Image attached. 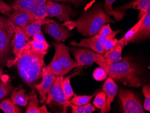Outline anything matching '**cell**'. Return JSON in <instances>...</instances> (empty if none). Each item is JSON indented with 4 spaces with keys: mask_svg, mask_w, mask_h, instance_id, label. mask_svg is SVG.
Returning a JSON list of instances; mask_svg holds the SVG:
<instances>
[{
    "mask_svg": "<svg viewBox=\"0 0 150 113\" xmlns=\"http://www.w3.org/2000/svg\"><path fill=\"white\" fill-rule=\"evenodd\" d=\"M30 41L15 59L8 60L7 66L11 67L15 65L23 80L30 87H35L36 83L42 77L43 69L46 66L45 56L48 52L34 50Z\"/></svg>",
    "mask_w": 150,
    "mask_h": 113,
    "instance_id": "6da1fadb",
    "label": "cell"
},
{
    "mask_svg": "<svg viewBox=\"0 0 150 113\" xmlns=\"http://www.w3.org/2000/svg\"><path fill=\"white\" fill-rule=\"evenodd\" d=\"M115 23L110 16L104 12L102 6H96L83 13L75 21L65 22L62 25L70 29L76 27L77 32L83 37H91L96 34L100 28L106 23Z\"/></svg>",
    "mask_w": 150,
    "mask_h": 113,
    "instance_id": "7a4b0ae2",
    "label": "cell"
},
{
    "mask_svg": "<svg viewBox=\"0 0 150 113\" xmlns=\"http://www.w3.org/2000/svg\"><path fill=\"white\" fill-rule=\"evenodd\" d=\"M113 80L130 87H140L142 85V71L140 67L132 62L130 58L122 59V61L112 65L96 62Z\"/></svg>",
    "mask_w": 150,
    "mask_h": 113,
    "instance_id": "3957f363",
    "label": "cell"
},
{
    "mask_svg": "<svg viewBox=\"0 0 150 113\" xmlns=\"http://www.w3.org/2000/svg\"><path fill=\"white\" fill-rule=\"evenodd\" d=\"M55 50L53 60L45 67L47 71L57 77L64 76L76 67L77 62L71 59L69 48L64 43H53Z\"/></svg>",
    "mask_w": 150,
    "mask_h": 113,
    "instance_id": "277c9868",
    "label": "cell"
},
{
    "mask_svg": "<svg viewBox=\"0 0 150 113\" xmlns=\"http://www.w3.org/2000/svg\"><path fill=\"white\" fill-rule=\"evenodd\" d=\"M15 36L13 23L9 18L0 16V66L9 60L13 50Z\"/></svg>",
    "mask_w": 150,
    "mask_h": 113,
    "instance_id": "5b68a950",
    "label": "cell"
},
{
    "mask_svg": "<svg viewBox=\"0 0 150 113\" xmlns=\"http://www.w3.org/2000/svg\"><path fill=\"white\" fill-rule=\"evenodd\" d=\"M120 32V30L114 31L112 34L107 37H100L96 34L90 38L83 39L79 43L75 41H71L70 44L73 46L88 48L99 54L104 55V45L106 42L110 39L115 38Z\"/></svg>",
    "mask_w": 150,
    "mask_h": 113,
    "instance_id": "8992f818",
    "label": "cell"
},
{
    "mask_svg": "<svg viewBox=\"0 0 150 113\" xmlns=\"http://www.w3.org/2000/svg\"><path fill=\"white\" fill-rule=\"evenodd\" d=\"M119 97L123 113H144L139 99L133 92L121 88L119 91Z\"/></svg>",
    "mask_w": 150,
    "mask_h": 113,
    "instance_id": "52a82bcc",
    "label": "cell"
},
{
    "mask_svg": "<svg viewBox=\"0 0 150 113\" xmlns=\"http://www.w3.org/2000/svg\"><path fill=\"white\" fill-rule=\"evenodd\" d=\"M70 50L77 62L76 67L91 65L94 62H107L103 55L95 53L90 49L81 48L74 46L71 47Z\"/></svg>",
    "mask_w": 150,
    "mask_h": 113,
    "instance_id": "ba28073f",
    "label": "cell"
},
{
    "mask_svg": "<svg viewBox=\"0 0 150 113\" xmlns=\"http://www.w3.org/2000/svg\"><path fill=\"white\" fill-rule=\"evenodd\" d=\"M64 77H58L55 82L52 86L45 101L47 104H50L53 102L63 106L64 112H65L67 107H69V102L63 88V82Z\"/></svg>",
    "mask_w": 150,
    "mask_h": 113,
    "instance_id": "9c48e42d",
    "label": "cell"
},
{
    "mask_svg": "<svg viewBox=\"0 0 150 113\" xmlns=\"http://www.w3.org/2000/svg\"><path fill=\"white\" fill-rule=\"evenodd\" d=\"M42 28L45 33L50 35L57 43L65 42L71 36L69 30L55 22L43 24Z\"/></svg>",
    "mask_w": 150,
    "mask_h": 113,
    "instance_id": "30bf717a",
    "label": "cell"
},
{
    "mask_svg": "<svg viewBox=\"0 0 150 113\" xmlns=\"http://www.w3.org/2000/svg\"><path fill=\"white\" fill-rule=\"evenodd\" d=\"M57 77L47 71L45 67L42 70V80L40 84L35 85L40 95V102L43 103L45 101L47 94L50 91Z\"/></svg>",
    "mask_w": 150,
    "mask_h": 113,
    "instance_id": "8fae6325",
    "label": "cell"
},
{
    "mask_svg": "<svg viewBox=\"0 0 150 113\" xmlns=\"http://www.w3.org/2000/svg\"><path fill=\"white\" fill-rule=\"evenodd\" d=\"M53 13V17L57 18L61 22L69 21L73 14V11L69 4H59L50 1H47Z\"/></svg>",
    "mask_w": 150,
    "mask_h": 113,
    "instance_id": "7c38bea8",
    "label": "cell"
},
{
    "mask_svg": "<svg viewBox=\"0 0 150 113\" xmlns=\"http://www.w3.org/2000/svg\"><path fill=\"white\" fill-rule=\"evenodd\" d=\"M136 9L140 11L138 21L150 13V0H135L119 7L115 8L116 11H124L129 9Z\"/></svg>",
    "mask_w": 150,
    "mask_h": 113,
    "instance_id": "4fadbf2b",
    "label": "cell"
},
{
    "mask_svg": "<svg viewBox=\"0 0 150 113\" xmlns=\"http://www.w3.org/2000/svg\"><path fill=\"white\" fill-rule=\"evenodd\" d=\"M13 11L12 14L7 16L14 24L23 29L35 19L33 15L29 12L22 10Z\"/></svg>",
    "mask_w": 150,
    "mask_h": 113,
    "instance_id": "5bb4252c",
    "label": "cell"
},
{
    "mask_svg": "<svg viewBox=\"0 0 150 113\" xmlns=\"http://www.w3.org/2000/svg\"><path fill=\"white\" fill-rule=\"evenodd\" d=\"M103 90L107 93L106 103L105 106L100 113H106L110 111L111 103L113 102L114 99L117 93V86L115 84L113 79L109 77L103 86Z\"/></svg>",
    "mask_w": 150,
    "mask_h": 113,
    "instance_id": "9a60e30c",
    "label": "cell"
},
{
    "mask_svg": "<svg viewBox=\"0 0 150 113\" xmlns=\"http://www.w3.org/2000/svg\"><path fill=\"white\" fill-rule=\"evenodd\" d=\"M14 28L15 36L13 53L16 56L20 51L27 46L30 40L27 37L24 29L15 24Z\"/></svg>",
    "mask_w": 150,
    "mask_h": 113,
    "instance_id": "2e32d148",
    "label": "cell"
},
{
    "mask_svg": "<svg viewBox=\"0 0 150 113\" xmlns=\"http://www.w3.org/2000/svg\"><path fill=\"white\" fill-rule=\"evenodd\" d=\"M26 90L20 86L18 88H16L12 92L11 99L14 103L20 106H27L29 99L37 97V94L34 90H33L29 95L26 94Z\"/></svg>",
    "mask_w": 150,
    "mask_h": 113,
    "instance_id": "e0dca14e",
    "label": "cell"
},
{
    "mask_svg": "<svg viewBox=\"0 0 150 113\" xmlns=\"http://www.w3.org/2000/svg\"><path fill=\"white\" fill-rule=\"evenodd\" d=\"M150 36V13H148L144 18L137 33L131 42L135 43L142 40L148 38Z\"/></svg>",
    "mask_w": 150,
    "mask_h": 113,
    "instance_id": "ac0fdd59",
    "label": "cell"
},
{
    "mask_svg": "<svg viewBox=\"0 0 150 113\" xmlns=\"http://www.w3.org/2000/svg\"><path fill=\"white\" fill-rule=\"evenodd\" d=\"M123 48L117 43L112 48L105 53L103 56L107 60L105 64L110 65L122 60V52Z\"/></svg>",
    "mask_w": 150,
    "mask_h": 113,
    "instance_id": "d6986e66",
    "label": "cell"
},
{
    "mask_svg": "<svg viewBox=\"0 0 150 113\" xmlns=\"http://www.w3.org/2000/svg\"><path fill=\"white\" fill-rule=\"evenodd\" d=\"M52 19H35L24 28L25 33L28 38H30L41 30L42 26L45 23L54 22Z\"/></svg>",
    "mask_w": 150,
    "mask_h": 113,
    "instance_id": "ffe728a7",
    "label": "cell"
},
{
    "mask_svg": "<svg viewBox=\"0 0 150 113\" xmlns=\"http://www.w3.org/2000/svg\"><path fill=\"white\" fill-rule=\"evenodd\" d=\"M145 16L142 18L135 25H134L132 28H130L127 32V33L123 37H122L120 40H118L117 43V44L120 45L122 47L124 48L125 46H126L128 44V43L131 42L135 35L137 33V32L139 30L140 26L142 22V21H143V19H144Z\"/></svg>",
    "mask_w": 150,
    "mask_h": 113,
    "instance_id": "44dd1931",
    "label": "cell"
},
{
    "mask_svg": "<svg viewBox=\"0 0 150 113\" xmlns=\"http://www.w3.org/2000/svg\"><path fill=\"white\" fill-rule=\"evenodd\" d=\"M34 11V16L35 19H45L48 16L46 10L47 0H33Z\"/></svg>",
    "mask_w": 150,
    "mask_h": 113,
    "instance_id": "7402d4cb",
    "label": "cell"
},
{
    "mask_svg": "<svg viewBox=\"0 0 150 113\" xmlns=\"http://www.w3.org/2000/svg\"><path fill=\"white\" fill-rule=\"evenodd\" d=\"M117 0H105L104 6V11L109 16H113L115 21H121L125 15L124 11H116L113 9L112 4Z\"/></svg>",
    "mask_w": 150,
    "mask_h": 113,
    "instance_id": "603a6c76",
    "label": "cell"
},
{
    "mask_svg": "<svg viewBox=\"0 0 150 113\" xmlns=\"http://www.w3.org/2000/svg\"><path fill=\"white\" fill-rule=\"evenodd\" d=\"M11 6L13 11L24 10L33 14L34 11L33 0H15Z\"/></svg>",
    "mask_w": 150,
    "mask_h": 113,
    "instance_id": "cb8c5ba5",
    "label": "cell"
},
{
    "mask_svg": "<svg viewBox=\"0 0 150 113\" xmlns=\"http://www.w3.org/2000/svg\"><path fill=\"white\" fill-rule=\"evenodd\" d=\"M38 96L29 99L28 105L25 113H49L45 105L40 107L39 104Z\"/></svg>",
    "mask_w": 150,
    "mask_h": 113,
    "instance_id": "d4e9b609",
    "label": "cell"
},
{
    "mask_svg": "<svg viewBox=\"0 0 150 113\" xmlns=\"http://www.w3.org/2000/svg\"><path fill=\"white\" fill-rule=\"evenodd\" d=\"M11 79L6 75L4 80L0 82V100L11 94L15 88L11 83Z\"/></svg>",
    "mask_w": 150,
    "mask_h": 113,
    "instance_id": "484cf974",
    "label": "cell"
},
{
    "mask_svg": "<svg viewBox=\"0 0 150 113\" xmlns=\"http://www.w3.org/2000/svg\"><path fill=\"white\" fill-rule=\"evenodd\" d=\"M0 109L5 113H20L22 111L20 108L14 103L11 99H6L0 104Z\"/></svg>",
    "mask_w": 150,
    "mask_h": 113,
    "instance_id": "4316f807",
    "label": "cell"
},
{
    "mask_svg": "<svg viewBox=\"0 0 150 113\" xmlns=\"http://www.w3.org/2000/svg\"><path fill=\"white\" fill-rule=\"evenodd\" d=\"M78 74H79V72H77V73L73 74L71 75L66 77L63 80V88H64V92L67 98L68 101H69L70 99H71V98H72L75 95V93L73 92L72 87L71 85V78L74 76L78 75Z\"/></svg>",
    "mask_w": 150,
    "mask_h": 113,
    "instance_id": "83f0119b",
    "label": "cell"
},
{
    "mask_svg": "<svg viewBox=\"0 0 150 113\" xmlns=\"http://www.w3.org/2000/svg\"><path fill=\"white\" fill-rule=\"evenodd\" d=\"M69 105L72 108V113H91L96 109L91 103H87L81 106H76L69 102Z\"/></svg>",
    "mask_w": 150,
    "mask_h": 113,
    "instance_id": "f1b7e54d",
    "label": "cell"
},
{
    "mask_svg": "<svg viewBox=\"0 0 150 113\" xmlns=\"http://www.w3.org/2000/svg\"><path fill=\"white\" fill-rule=\"evenodd\" d=\"M94 96L95 94L91 96H77L75 94L74 97L69 102L71 103L76 106H81L88 103Z\"/></svg>",
    "mask_w": 150,
    "mask_h": 113,
    "instance_id": "f546056e",
    "label": "cell"
},
{
    "mask_svg": "<svg viewBox=\"0 0 150 113\" xmlns=\"http://www.w3.org/2000/svg\"><path fill=\"white\" fill-rule=\"evenodd\" d=\"M106 97L107 93L104 90L98 92L94 98L93 104L96 107L103 110L106 103Z\"/></svg>",
    "mask_w": 150,
    "mask_h": 113,
    "instance_id": "4dcf8cb0",
    "label": "cell"
},
{
    "mask_svg": "<svg viewBox=\"0 0 150 113\" xmlns=\"http://www.w3.org/2000/svg\"><path fill=\"white\" fill-rule=\"evenodd\" d=\"M31 48L34 50L38 51H47L49 48L50 45L46 41L45 42H37L32 40L30 41Z\"/></svg>",
    "mask_w": 150,
    "mask_h": 113,
    "instance_id": "1f68e13d",
    "label": "cell"
},
{
    "mask_svg": "<svg viewBox=\"0 0 150 113\" xmlns=\"http://www.w3.org/2000/svg\"><path fill=\"white\" fill-rule=\"evenodd\" d=\"M142 92L145 97L144 108L146 110L150 111V86L149 84H145L142 87Z\"/></svg>",
    "mask_w": 150,
    "mask_h": 113,
    "instance_id": "d6a6232c",
    "label": "cell"
},
{
    "mask_svg": "<svg viewBox=\"0 0 150 113\" xmlns=\"http://www.w3.org/2000/svg\"><path fill=\"white\" fill-rule=\"evenodd\" d=\"M93 77L96 80L101 81L105 80L108 77V74L103 68L98 67L93 71Z\"/></svg>",
    "mask_w": 150,
    "mask_h": 113,
    "instance_id": "836d02e7",
    "label": "cell"
},
{
    "mask_svg": "<svg viewBox=\"0 0 150 113\" xmlns=\"http://www.w3.org/2000/svg\"><path fill=\"white\" fill-rule=\"evenodd\" d=\"M114 31L111 28L110 24L107 23L102 26L97 34L100 37H107L112 34Z\"/></svg>",
    "mask_w": 150,
    "mask_h": 113,
    "instance_id": "e575fe53",
    "label": "cell"
},
{
    "mask_svg": "<svg viewBox=\"0 0 150 113\" xmlns=\"http://www.w3.org/2000/svg\"><path fill=\"white\" fill-rule=\"evenodd\" d=\"M12 11L11 6L7 4L2 0H0V14L7 16L10 15Z\"/></svg>",
    "mask_w": 150,
    "mask_h": 113,
    "instance_id": "d590c367",
    "label": "cell"
},
{
    "mask_svg": "<svg viewBox=\"0 0 150 113\" xmlns=\"http://www.w3.org/2000/svg\"><path fill=\"white\" fill-rule=\"evenodd\" d=\"M118 41V40L115 38H112L108 40L104 45V54L109 50H110L117 43Z\"/></svg>",
    "mask_w": 150,
    "mask_h": 113,
    "instance_id": "8d00e7d4",
    "label": "cell"
},
{
    "mask_svg": "<svg viewBox=\"0 0 150 113\" xmlns=\"http://www.w3.org/2000/svg\"><path fill=\"white\" fill-rule=\"evenodd\" d=\"M32 37H33V40H34V41H37L40 43L45 42L46 41L43 33L42 32V30H40V32H38L36 34L33 35Z\"/></svg>",
    "mask_w": 150,
    "mask_h": 113,
    "instance_id": "74e56055",
    "label": "cell"
},
{
    "mask_svg": "<svg viewBox=\"0 0 150 113\" xmlns=\"http://www.w3.org/2000/svg\"><path fill=\"white\" fill-rule=\"evenodd\" d=\"M50 1H60L62 2H69L75 6H79L83 4L85 0H49Z\"/></svg>",
    "mask_w": 150,
    "mask_h": 113,
    "instance_id": "f35d334b",
    "label": "cell"
},
{
    "mask_svg": "<svg viewBox=\"0 0 150 113\" xmlns=\"http://www.w3.org/2000/svg\"><path fill=\"white\" fill-rule=\"evenodd\" d=\"M3 70L1 69H0V78L1 77V76H2V75H3Z\"/></svg>",
    "mask_w": 150,
    "mask_h": 113,
    "instance_id": "ab89813d",
    "label": "cell"
}]
</instances>
